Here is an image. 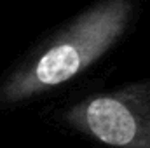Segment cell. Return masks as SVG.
Returning a JSON list of instances; mask_svg holds the SVG:
<instances>
[{
  "mask_svg": "<svg viewBox=\"0 0 150 148\" xmlns=\"http://www.w3.org/2000/svg\"><path fill=\"white\" fill-rule=\"evenodd\" d=\"M61 120L108 148H150V78L91 94L70 105Z\"/></svg>",
  "mask_w": 150,
  "mask_h": 148,
  "instance_id": "2",
  "label": "cell"
},
{
  "mask_svg": "<svg viewBox=\"0 0 150 148\" xmlns=\"http://www.w3.org/2000/svg\"><path fill=\"white\" fill-rule=\"evenodd\" d=\"M136 0H98L32 49L0 78V108L63 87L100 61L126 35Z\"/></svg>",
  "mask_w": 150,
  "mask_h": 148,
  "instance_id": "1",
  "label": "cell"
}]
</instances>
